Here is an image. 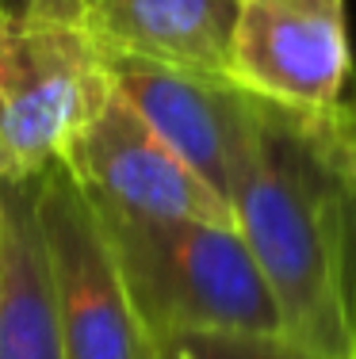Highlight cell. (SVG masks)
Here are the masks:
<instances>
[{
    "mask_svg": "<svg viewBox=\"0 0 356 359\" xmlns=\"http://www.w3.org/2000/svg\"><path fill=\"white\" fill-rule=\"evenodd\" d=\"M100 50V46H96ZM107 84L211 191L230 203V180L249 145L257 96L230 76L192 73L150 57L104 54Z\"/></svg>",
    "mask_w": 356,
    "mask_h": 359,
    "instance_id": "obj_7",
    "label": "cell"
},
{
    "mask_svg": "<svg viewBox=\"0 0 356 359\" xmlns=\"http://www.w3.org/2000/svg\"><path fill=\"white\" fill-rule=\"evenodd\" d=\"M230 81L299 115L341 104L356 84L345 0H237Z\"/></svg>",
    "mask_w": 356,
    "mask_h": 359,
    "instance_id": "obj_5",
    "label": "cell"
},
{
    "mask_svg": "<svg viewBox=\"0 0 356 359\" xmlns=\"http://www.w3.org/2000/svg\"><path fill=\"white\" fill-rule=\"evenodd\" d=\"M315 123L329 145V153H334V161L341 165V172L356 187V84L341 104H334L329 111H318Z\"/></svg>",
    "mask_w": 356,
    "mask_h": 359,
    "instance_id": "obj_11",
    "label": "cell"
},
{
    "mask_svg": "<svg viewBox=\"0 0 356 359\" xmlns=\"http://www.w3.org/2000/svg\"><path fill=\"white\" fill-rule=\"evenodd\" d=\"M0 12L15 15H65V20H84L81 0H0Z\"/></svg>",
    "mask_w": 356,
    "mask_h": 359,
    "instance_id": "obj_12",
    "label": "cell"
},
{
    "mask_svg": "<svg viewBox=\"0 0 356 359\" xmlns=\"http://www.w3.org/2000/svg\"><path fill=\"white\" fill-rule=\"evenodd\" d=\"M230 210L287 337L326 359H356V187L315 115L257 100Z\"/></svg>",
    "mask_w": 356,
    "mask_h": 359,
    "instance_id": "obj_1",
    "label": "cell"
},
{
    "mask_svg": "<svg viewBox=\"0 0 356 359\" xmlns=\"http://www.w3.org/2000/svg\"><path fill=\"white\" fill-rule=\"evenodd\" d=\"M35 184V222L65 359H157L96 207L65 165Z\"/></svg>",
    "mask_w": 356,
    "mask_h": 359,
    "instance_id": "obj_4",
    "label": "cell"
},
{
    "mask_svg": "<svg viewBox=\"0 0 356 359\" xmlns=\"http://www.w3.org/2000/svg\"><path fill=\"white\" fill-rule=\"evenodd\" d=\"M0 359H65L31 180H0Z\"/></svg>",
    "mask_w": 356,
    "mask_h": 359,
    "instance_id": "obj_9",
    "label": "cell"
},
{
    "mask_svg": "<svg viewBox=\"0 0 356 359\" xmlns=\"http://www.w3.org/2000/svg\"><path fill=\"white\" fill-rule=\"evenodd\" d=\"M352 329H356V271H352Z\"/></svg>",
    "mask_w": 356,
    "mask_h": 359,
    "instance_id": "obj_13",
    "label": "cell"
},
{
    "mask_svg": "<svg viewBox=\"0 0 356 359\" xmlns=\"http://www.w3.org/2000/svg\"><path fill=\"white\" fill-rule=\"evenodd\" d=\"M96 215L154 340L188 332H284L272 290L234 226L126 218L100 207Z\"/></svg>",
    "mask_w": 356,
    "mask_h": 359,
    "instance_id": "obj_2",
    "label": "cell"
},
{
    "mask_svg": "<svg viewBox=\"0 0 356 359\" xmlns=\"http://www.w3.org/2000/svg\"><path fill=\"white\" fill-rule=\"evenodd\" d=\"M62 165L100 210L126 218H192L234 226L230 203L211 191L112 84Z\"/></svg>",
    "mask_w": 356,
    "mask_h": 359,
    "instance_id": "obj_6",
    "label": "cell"
},
{
    "mask_svg": "<svg viewBox=\"0 0 356 359\" xmlns=\"http://www.w3.org/2000/svg\"><path fill=\"white\" fill-rule=\"evenodd\" d=\"M84 27L104 54L230 76L237 0H81Z\"/></svg>",
    "mask_w": 356,
    "mask_h": 359,
    "instance_id": "obj_8",
    "label": "cell"
},
{
    "mask_svg": "<svg viewBox=\"0 0 356 359\" xmlns=\"http://www.w3.org/2000/svg\"><path fill=\"white\" fill-rule=\"evenodd\" d=\"M157 359H326L287 332H188L157 340Z\"/></svg>",
    "mask_w": 356,
    "mask_h": 359,
    "instance_id": "obj_10",
    "label": "cell"
},
{
    "mask_svg": "<svg viewBox=\"0 0 356 359\" xmlns=\"http://www.w3.org/2000/svg\"><path fill=\"white\" fill-rule=\"evenodd\" d=\"M107 92L84 20L0 12V180L62 165Z\"/></svg>",
    "mask_w": 356,
    "mask_h": 359,
    "instance_id": "obj_3",
    "label": "cell"
}]
</instances>
